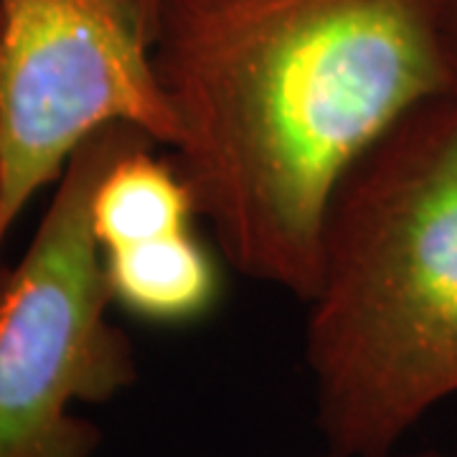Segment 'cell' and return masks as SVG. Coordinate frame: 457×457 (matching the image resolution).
<instances>
[{"label": "cell", "mask_w": 457, "mask_h": 457, "mask_svg": "<svg viewBox=\"0 0 457 457\" xmlns=\"http://www.w3.org/2000/svg\"><path fill=\"white\" fill-rule=\"evenodd\" d=\"M150 51L221 254L300 300L348 168L457 95L445 0H155Z\"/></svg>", "instance_id": "obj_1"}, {"label": "cell", "mask_w": 457, "mask_h": 457, "mask_svg": "<svg viewBox=\"0 0 457 457\" xmlns=\"http://www.w3.org/2000/svg\"><path fill=\"white\" fill-rule=\"evenodd\" d=\"M305 323L326 453L384 457L457 394V95L402 117L328 204Z\"/></svg>", "instance_id": "obj_2"}, {"label": "cell", "mask_w": 457, "mask_h": 457, "mask_svg": "<svg viewBox=\"0 0 457 457\" xmlns=\"http://www.w3.org/2000/svg\"><path fill=\"white\" fill-rule=\"evenodd\" d=\"M150 140L110 125L69 161L26 254L0 275V457H92L99 429L74 414L130 389V338L110 323L112 293L92 198L120 153Z\"/></svg>", "instance_id": "obj_3"}, {"label": "cell", "mask_w": 457, "mask_h": 457, "mask_svg": "<svg viewBox=\"0 0 457 457\" xmlns=\"http://www.w3.org/2000/svg\"><path fill=\"white\" fill-rule=\"evenodd\" d=\"M0 260L33 196L99 130L179 140L137 0H0Z\"/></svg>", "instance_id": "obj_4"}, {"label": "cell", "mask_w": 457, "mask_h": 457, "mask_svg": "<svg viewBox=\"0 0 457 457\" xmlns=\"http://www.w3.org/2000/svg\"><path fill=\"white\" fill-rule=\"evenodd\" d=\"M102 254L112 303L147 323L180 326L204 318L221 290L219 267L194 228Z\"/></svg>", "instance_id": "obj_5"}, {"label": "cell", "mask_w": 457, "mask_h": 457, "mask_svg": "<svg viewBox=\"0 0 457 457\" xmlns=\"http://www.w3.org/2000/svg\"><path fill=\"white\" fill-rule=\"evenodd\" d=\"M153 140H140L114 158L92 198V227L102 252L150 242L191 228L196 201L176 163L153 155Z\"/></svg>", "instance_id": "obj_6"}, {"label": "cell", "mask_w": 457, "mask_h": 457, "mask_svg": "<svg viewBox=\"0 0 457 457\" xmlns=\"http://www.w3.org/2000/svg\"><path fill=\"white\" fill-rule=\"evenodd\" d=\"M445 13H447V36H450V51L457 71V0H445Z\"/></svg>", "instance_id": "obj_7"}, {"label": "cell", "mask_w": 457, "mask_h": 457, "mask_svg": "<svg viewBox=\"0 0 457 457\" xmlns=\"http://www.w3.org/2000/svg\"><path fill=\"white\" fill-rule=\"evenodd\" d=\"M323 457H341V455H330L326 453ZM384 457H457V453H440V450H425V453H392V455Z\"/></svg>", "instance_id": "obj_8"}, {"label": "cell", "mask_w": 457, "mask_h": 457, "mask_svg": "<svg viewBox=\"0 0 457 457\" xmlns=\"http://www.w3.org/2000/svg\"><path fill=\"white\" fill-rule=\"evenodd\" d=\"M140 11L147 21V31H153V13H155V0H137Z\"/></svg>", "instance_id": "obj_9"}, {"label": "cell", "mask_w": 457, "mask_h": 457, "mask_svg": "<svg viewBox=\"0 0 457 457\" xmlns=\"http://www.w3.org/2000/svg\"><path fill=\"white\" fill-rule=\"evenodd\" d=\"M0 38H3V11H0Z\"/></svg>", "instance_id": "obj_10"}]
</instances>
